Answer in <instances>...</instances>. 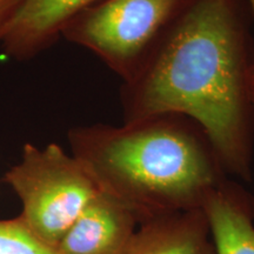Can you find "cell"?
Listing matches in <instances>:
<instances>
[{
    "instance_id": "cell-3",
    "label": "cell",
    "mask_w": 254,
    "mask_h": 254,
    "mask_svg": "<svg viewBox=\"0 0 254 254\" xmlns=\"http://www.w3.org/2000/svg\"><path fill=\"white\" fill-rule=\"evenodd\" d=\"M2 182L23 204L19 218L52 246L99 192L80 161L58 144H25L20 163L9 168Z\"/></svg>"
},
{
    "instance_id": "cell-4",
    "label": "cell",
    "mask_w": 254,
    "mask_h": 254,
    "mask_svg": "<svg viewBox=\"0 0 254 254\" xmlns=\"http://www.w3.org/2000/svg\"><path fill=\"white\" fill-rule=\"evenodd\" d=\"M186 0H100L62 37L91 51L123 81L134 74Z\"/></svg>"
},
{
    "instance_id": "cell-6",
    "label": "cell",
    "mask_w": 254,
    "mask_h": 254,
    "mask_svg": "<svg viewBox=\"0 0 254 254\" xmlns=\"http://www.w3.org/2000/svg\"><path fill=\"white\" fill-rule=\"evenodd\" d=\"M100 0H25L6 31L1 46L15 60L31 59L62 37L64 28Z\"/></svg>"
},
{
    "instance_id": "cell-8",
    "label": "cell",
    "mask_w": 254,
    "mask_h": 254,
    "mask_svg": "<svg viewBox=\"0 0 254 254\" xmlns=\"http://www.w3.org/2000/svg\"><path fill=\"white\" fill-rule=\"evenodd\" d=\"M202 211L215 254H254V196L227 178L206 199Z\"/></svg>"
},
{
    "instance_id": "cell-10",
    "label": "cell",
    "mask_w": 254,
    "mask_h": 254,
    "mask_svg": "<svg viewBox=\"0 0 254 254\" xmlns=\"http://www.w3.org/2000/svg\"><path fill=\"white\" fill-rule=\"evenodd\" d=\"M25 0H0V45L6 31Z\"/></svg>"
},
{
    "instance_id": "cell-9",
    "label": "cell",
    "mask_w": 254,
    "mask_h": 254,
    "mask_svg": "<svg viewBox=\"0 0 254 254\" xmlns=\"http://www.w3.org/2000/svg\"><path fill=\"white\" fill-rule=\"evenodd\" d=\"M0 254H60L28 228L20 218L0 220Z\"/></svg>"
},
{
    "instance_id": "cell-1",
    "label": "cell",
    "mask_w": 254,
    "mask_h": 254,
    "mask_svg": "<svg viewBox=\"0 0 254 254\" xmlns=\"http://www.w3.org/2000/svg\"><path fill=\"white\" fill-rule=\"evenodd\" d=\"M253 18L247 0H186L120 90L124 123L178 114L201 127L225 173L252 180Z\"/></svg>"
},
{
    "instance_id": "cell-5",
    "label": "cell",
    "mask_w": 254,
    "mask_h": 254,
    "mask_svg": "<svg viewBox=\"0 0 254 254\" xmlns=\"http://www.w3.org/2000/svg\"><path fill=\"white\" fill-rule=\"evenodd\" d=\"M138 226L128 208L99 190L56 247L60 254H120Z\"/></svg>"
},
{
    "instance_id": "cell-2",
    "label": "cell",
    "mask_w": 254,
    "mask_h": 254,
    "mask_svg": "<svg viewBox=\"0 0 254 254\" xmlns=\"http://www.w3.org/2000/svg\"><path fill=\"white\" fill-rule=\"evenodd\" d=\"M67 139L71 154L98 190L122 202L139 224L202 209L208 195L228 178L201 127L178 114L122 126L73 127Z\"/></svg>"
},
{
    "instance_id": "cell-7",
    "label": "cell",
    "mask_w": 254,
    "mask_h": 254,
    "mask_svg": "<svg viewBox=\"0 0 254 254\" xmlns=\"http://www.w3.org/2000/svg\"><path fill=\"white\" fill-rule=\"evenodd\" d=\"M120 254H215L202 209L177 212L139 224Z\"/></svg>"
},
{
    "instance_id": "cell-11",
    "label": "cell",
    "mask_w": 254,
    "mask_h": 254,
    "mask_svg": "<svg viewBox=\"0 0 254 254\" xmlns=\"http://www.w3.org/2000/svg\"><path fill=\"white\" fill-rule=\"evenodd\" d=\"M249 2L251 13H252L254 18V0H247ZM250 97H251V103H252L253 110H254V69L252 72V75H251V81H250Z\"/></svg>"
}]
</instances>
